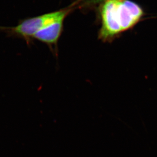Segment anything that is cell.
<instances>
[{"instance_id":"obj_1","label":"cell","mask_w":157,"mask_h":157,"mask_svg":"<svg viewBox=\"0 0 157 157\" xmlns=\"http://www.w3.org/2000/svg\"><path fill=\"white\" fill-rule=\"evenodd\" d=\"M143 15L138 5L129 0H106L101 5L99 38L104 41L131 28Z\"/></svg>"},{"instance_id":"obj_2","label":"cell","mask_w":157,"mask_h":157,"mask_svg":"<svg viewBox=\"0 0 157 157\" xmlns=\"http://www.w3.org/2000/svg\"><path fill=\"white\" fill-rule=\"evenodd\" d=\"M68 12L67 10L57 11L21 20L17 26L9 27L5 32L9 36L20 37L29 42L39 31L55 21L64 19Z\"/></svg>"},{"instance_id":"obj_3","label":"cell","mask_w":157,"mask_h":157,"mask_svg":"<svg viewBox=\"0 0 157 157\" xmlns=\"http://www.w3.org/2000/svg\"><path fill=\"white\" fill-rule=\"evenodd\" d=\"M63 21L62 19L49 25L37 32L33 38L48 45H55L62 32Z\"/></svg>"},{"instance_id":"obj_4","label":"cell","mask_w":157,"mask_h":157,"mask_svg":"<svg viewBox=\"0 0 157 157\" xmlns=\"http://www.w3.org/2000/svg\"><path fill=\"white\" fill-rule=\"evenodd\" d=\"M8 29H9V27H7L0 26V31H4V32H5Z\"/></svg>"}]
</instances>
